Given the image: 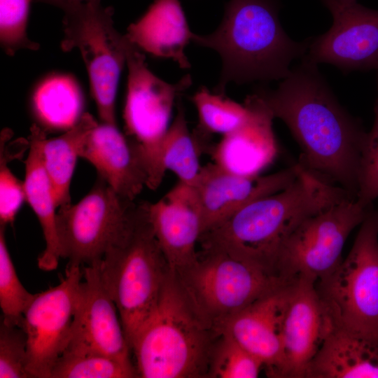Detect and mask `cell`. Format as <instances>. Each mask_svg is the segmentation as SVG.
<instances>
[{"mask_svg":"<svg viewBox=\"0 0 378 378\" xmlns=\"http://www.w3.org/2000/svg\"><path fill=\"white\" fill-rule=\"evenodd\" d=\"M298 142V162L322 180L357 197L361 151L367 136L339 103L317 64L302 58L276 89L255 92Z\"/></svg>","mask_w":378,"mask_h":378,"instance_id":"obj_1","label":"cell"},{"mask_svg":"<svg viewBox=\"0 0 378 378\" xmlns=\"http://www.w3.org/2000/svg\"><path fill=\"white\" fill-rule=\"evenodd\" d=\"M299 164L287 187L249 203L202 233L203 250L227 253L280 277L279 253L293 231L311 216L352 197Z\"/></svg>","mask_w":378,"mask_h":378,"instance_id":"obj_2","label":"cell"},{"mask_svg":"<svg viewBox=\"0 0 378 378\" xmlns=\"http://www.w3.org/2000/svg\"><path fill=\"white\" fill-rule=\"evenodd\" d=\"M280 5L279 0H229L214 31L194 33L192 42L221 58L216 93L225 94L230 83L283 80L291 72V62L304 57L310 38L297 42L286 34L279 18Z\"/></svg>","mask_w":378,"mask_h":378,"instance_id":"obj_3","label":"cell"},{"mask_svg":"<svg viewBox=\"0 0 378 378\" xmlns=\"http://www.w3.org/2000/svg\"><path fill=\"white\" fill-rule=\"evenodd\" d=\"M209 325L178 275L169 270L157 304L131 344L138 377L204 375L211 356Z\"/></svg>","mask_w":378,"mask_h":378,"instance_id":"obj_4","label":"cell"},{"mask_svg":"<svg viewBox=\"0 0 378 378\" xmlns=\"http://www.w3.org/2000/svg\"><path fill=\"white\" fill-rule=\"evenodd\" d=\"M169 268L148 219L135 202L129 221L100 260L101 276L118 309L131 349L158 300Z\"/></svg>","mask_w":378,"mask_h":378,"instance_id":"obj_5","label":"cell"},{"mask_svg":"<svg viewBox=\"0 0 378 378\" xmlns=\"http://www.w3.org/2000/svg\"><path fill=\"white\" fill-rule=\"evenodd\" d=\"M316 288L331 326L378 348V212L370 209L346 258Z\"/></svg>","mask_w":378,"mask_h":378,"instance_id":"obj_6","label":"cell"},{"mask_svg":"<svg viewBox=\"0 0 378 378\" xmlns=\"http://www.w3.org/2000/svg\"><path fill=\"white\" fill-rule=\"evenodd\" d=\"M141 52L129 41L123 118L127 138L145 165L146 187L155 190L166 172L162 162V146L169 127L173 106L190 87L192 78L187 74L174 83L162 80L148 69Z\"/></svg>","mask_w":378,"mask_h":378,"instance_id":"obj_7","label":"cell"},{"mask_svg":"<svg viewBox=\"0 0 378 378\" xmlns=\"http://www.w3.org/2000/svg\"><path fill=\"white\" fill-rule=\"evenodd\" d=\"M113 15V8L102 6L101 0L64 12L62 48L79 50L102 122L117 125L115 99L129 41L115 28Z\"/></svg>","mask_w":378,"mask_h":378,"instance_id":"obj_8","label":"cell"},{"mask_svg":"<svg viewBox=\"0 0 378 378\" xmlns=\"http://www.w3.org/2000/svg\"><path fill=\"white\" fill-rule=\"evenodd\" d=\"M178 275L200 312L214 325L290 281L227 253L204 251Z\"/></svg>","mask_w":378,"mask_h":378,"instance_id":"obj_9","label":"cell"},{"mask_svg":"<svg viewBox=\"0 0 378 378\" xmlns=\"http://www.w3.org/2000/svg\"><path fill=\"white\" fill-rule=\"evenodd\" d=\"M356 197H348L305 219L283 245L277 262L278 275L316 283L330 274L342 262L344 244L370 211Z\"/></svg>","mask_w":378,"mask_h":378,"instance_id":"obj_10","label":"cell"},{"mask_svg":"<svg viewBox=\"0 0 378 378\" xmlns=\"http://www.w3.org/2000/svg\"><path fill=\"white\" fill-rule=\"evenodd\" d=\"M135 201L120 197L99 177L78 203L59 208L56 223L61 256L67 266L100 260L127 224Z\"/></svg>","mask_w":378,"mask_h":378,"instance_id":"obj_11","label":"cell"},{"mask_svg":"<svg viewBox=\"0 0 378 378\" xmlns=\"http://www.w3.org/2000/svg\"><path fill=\"white\" fill-rule=\"evenodd\" d=\"M83 268L67 266L57 286L34 295L24 313L28 370L33 378H50L71 339L79 303Z\"/></svg>","mask_w":378,"mask_h":378,"instance_id":"obj_12","label":"cell"},{"mask_svg":"<svg viewBox=\"0 0 378 378\" xmlns=\"http://www.w3.org/2000/svg\"><path fill=\"white\" fill-rule=\"evenodd\" d=\"M320 1L333 22L323 34L310 37L303 58L316 64H332L345 73L378 70V10L357 2L340 6L332 0Z\"/></svg>","mask_w":378,"mask_h":378,"instance_id":"obj_13","label":"cell"},{"mask_svg":"<svg viewBox=\"0 0 378 378\" xmlns=\"http://www.w3.org/2000/svg\"><path fill=\"white\" fill-rule=\"evenodd\" d=\"M299 167L298 162L271 174L247 176L227 171L215 162L202 167L190 187L202 234L249 203L287 187L295 179Z\"/></svg>","mask_w":378,"mask_h":378,"instance_id":"obj_14","label":"cell"},{"mask_svg":"<svg viewBox=\"0 0 378 378\" xmlns=\"http://www.w3.org/2000/svg\"><path fill=\"white\" fill-rule=\"evenodd\" d=\"M100 260L82 267L78 311L65 351L103 354L134 365L118 309L101 276Z\"/></svg>","mask_w":378,"mask_h":378,"instance_id":"obj_15","label":"cell"},{"mask_svg":"<svg viewBox=\"0 0 378 378\" xmlns=\"http://www.w3.org/2000/svg\"><path fill=\"white\" fill-rule=\"evenodd\" d=\"M295 279L272 290L216 325V330L230 335L257 357L271 377H281L283 326Z\"/></svg>","mask_w":378,"mask_h":378,"instance_id":"obj_16","label":"cell"},{"mask_svg":"<svg viewBox=\"0 0 378 378\" xmlns=\"http://www.w3.org/2000/svg\"><path fill=\"white\" fill-rule=\"evenodd\" d=\"M328 326L316 282L297 277L292 284L283 326L281 377L304 378Z\"/></svg>","mask_w":378,"mask_h":378,"instance_id":"obj_17","label":"cell"},{"mask_svg":"<svg viewBox=\"0 0 378 378\" xmlns=\"http://www.w3.org/2000/svg\"><path fill=\"white\" fill-rule=\"evenodd\" d=\"M147 211L169 270L179 274L194 264L202 227L190 188L178 182L158 202H147Z\"/></svg>","mask_w":378,"mask_h":378,"instance_id":"obj_18","label":"cell"},{"mask_svg":"<svg viewBox=\"0 0 378 378\" xmlns=\"http://www.w3.org/2000/svg\"><path fill=\"white\" fill-rule=\"evenodd\" d=\"M79 157L91 163L99 177L125 200L135 201L147 185L139 153L117 125L98 123L86 137Z\"/></svg>","mask_w":378,"mask_h":378,"instance_id":"obj_19","label":"cell"},{"mask_svg":"<svg viewBox=\"0 0 378 378\" xmlns=\"http://www.w3.org/2000/svg\"><path fill=\"white\" fill-rule=\"evenodd\" d=\"M248 110L245 122L223 136L213 151L214 162L241 175H258L274 160L276 143L272 130L274 119L255 92L244 102Z\"/></svg>","mask_w":378,"mask_h":378,"instance_id":"obj_20","label":"cell"},{"mask_svg":"<svg viewBox=\"0 0 378 378\" xmlns=\"http://www.w3.org/2000/svg\"><path fill=\"white\" fill-rule=\"evenodd\" d=\"M193 34L180 0H155L141 18L130 24L126 36L141 51L189 69L191 65L185 50Z\"/></svg>","mask_w":378,"mask_h":378,"instance_id":"obj_21","label":"cell"},{"mask_svg":"<svg viewBox=\"0 0 378 378\" xmlns=\"http://www.w3.org/2000/svg\"><path fill=\"white\" fill-rule=\"evenodd\" d=\"M46 138L44 130L36 124L31 125L23 183L26 201L39 221L46 243L37 265L41 270L52 271L57 267L62 256L56 223L57 207L43 162V144Z\"/></svg>","mask_w":378,"mask_h":378,"instance_id":"obj_22","label":"cell"},{"mask_svg":"<svg viewBox=\"0 0 378 378\" xmlns=\"http://www.w3.org/2000/svg\"><path fill=\"white\" fill-rule=\"evenodd\" d=\"M378 377V348L329 323L304 378Z\"/></svg>","mask_w":378,"mask_h":378,"instance_id":"obj_23","label":"cell"},{"mask_svg":"<svg viewBox=\"0 0 378 378\" xmlns=\"http://www.w3.org/2000/svg\"><path fill=\"white\" fill-rule=\"evenodd\" d=\"M98 123L91 114L83 113L71 128L44 141L43 162L58 209L71 204L70 186L76 160L86 137Z\"/></svg>","mask_w":378,"mask_h":378,"instance_id":"obj_24","label":"cell"},{"mask_svg":"<svg viewBox=\"0 0 378 378\" xmlns=\"http://www.w3.org/2000/svg\"><path fill=\"white\" fill-rule=\"evenodd\" d=\"M32 107L37 120L46 130L66 131L83 114V94L72 76L53 74L36 88Z\"/></svg>","mask_w":378,"mask_h":378,"instance_id":"obj_25","label":"cell"},{"mask_svg":"<svg viewBox=\"0 0 378 378\" xmlns=\"http://www.w3.org/2000/svg\"><path fill=\"white\" fill-rule=\"evenodd\" d=\"M199 144L195 134L189 131L184 108L179 102L178 113L162 142V162L165 172H172L179 183L188 187L193 186L202 167Z\"/></svg>","mask_w":378,"mask_h":378,"instance_id":"obj_26","label":"cell"},{"mask_svg":"<svg viewBox=\"0 0 378 378\" xmlns=\"http://www.w3.org/2000/svg\"><path fill=\"white\" fill-rule=\"evenodd\" d=\"M192 101L199 118L195 132L203 139L210 134H230L242 125L248 116L245 104H238L225 94L211 93L206 87L199 89Z\"/></svg>","mask_w":378,"mask_h":378,"instance_id":"obj_27","label":"cell"},{"mask_svg":"<svg viewBox=\"0 0 378 378\" xmlns=\"http://www.w3.org/2000/svg\"><path fill=\"white\" fill-rule=\"evenodd\" d=\"M138 377L135 366L106 355L64 351L52 368L50 378Z\"/></svg>","mask_w":378,"mask_h":378,"instance_id":"obj_28","label":"cell"},{"mask_svg":"<svg viewBox=\"0 0 378 378\" xmlns=\"http://www.w3.org/2000/svg\"><path fill=\"white\" fill-rule=\"evenodd\" d=\"M6 226L0 225V307L4 323L22 328L24 313L35 294L20 282L5 238Z\"/></svg>","mask_w":378,"mask_h":378,"instance_id":"obj_29","label":"cell"},{"mask_svg":"<svg viewBox=\"0 0 378 378\" xmlns=\"http://www.w3.org/2000/svg\"><path fill=\"white\" fill-rule=\"evenodd\" d=\"M221 342L214 354L212 375L220 378H256L263 363L230 335L220 332Z\"/></svg>","mask_w":378,"mask_h":378,"instance_id":"obj_30","label":"cell"},{"mask_svg":"<svg viewBox=\"0 0 378 378\" xmlns=\"http://www.w3.org/2000/svg\"><path fill=\"white\" fill-rule=\"evenodd\" d=\"M31 0H0V41L5 52L13 55L20 49L37 50L28 38L27 28Z\"/></svg>","mask_w":378,"mask_h":378,"instance_id":"obj_31","label":"cell"},{"mask_svg":"<svg viewBox=\"0 0 378 378\" xmlns=\"http://www.w3.org/2000/svg\"><path fill=\"white\" fill-rule=\"evenodd\" d=\"M0 378H33L28 370L27 341L19 326L1 320Z\"/></svg>","mask_w":378,"mask_h":378,"instance_id":"obj_32","label":"cell"},{"mask_svg":"<svg viewBox=\"0 0 378 378\" xmlns=\"http://www.w3.org/2000/svg\"><path fill=\"white\" fill-rule=\"evenodd\" d=\"M10 130L1 133L0 139V225L13 223L24 200V183L18 179L8 166L10 155L6 152V139Z\"/></svg>","mask_w":378,"mask_h":378,"instance_id":"obj_33","label":"cell"},{"mask_svg":"<svg viewBox=\"0 0 378 378\" xmlns=\"http://www.w3.org/2000/svg\"><path fill=\"white\" fill-rule=\"evenodd\" d=\"M378 92V85H377ZM378 197V95L374 121L361 151L357 199L370 206Z\"/></svg>","mask_w":378,"mask_h":378,"instance_id":"obj_34","label":"cell"},{"mask_svg":"<svg viewBox=\"0 0 378 378\" xmlns=\"http://www.w3.org/2000/svg\"><path fill=\"white\" fill-rule=\"evenodd\" d=\"M34 1L52 5L54 6H56L62 9L64 13L90 0H34Z\"/></svg>","mask_w":378,"mask_h":378,"instance_id":"obj_35","label":"cell"},{"mask_svg":"<svg viewBox=\"0 0 378 378\" xmlns=\"http://www.w3.org/2000/svg\"><path fill=\"white\" fill-rule=\"evenodd\" d=\"M336 4L340 6H347L356 2V0H332Z\"/></svg>","mask_w":378,"mask_h":378,"instance_id":"obj_36","label":"cell"}]
</instances>
